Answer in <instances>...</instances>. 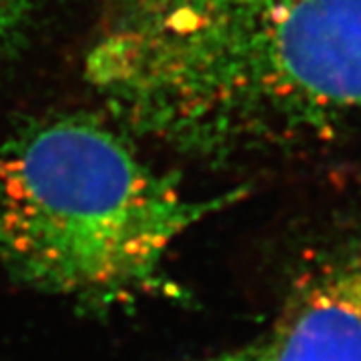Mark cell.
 I'll list each match as a JSON object with an SVG mask.
<instances>
[{
	"label": "cell",
	"instance_id": "cell-4",
	"mask_svg": "<svg viewBox=\"0 0 361 361\" xmlns=\"http://www.w3.org/2000/svg\"><path fill=\"white\" fill-rule=\"evenodd\" d=\"M47 0H0V71L26 44Z\"/></svg>",
	"mask_w": 361,
	"mask_h": 361
},
{
	"label": "cell",
	"instance_id": "cell-2",
	"mask_svg": "<svg viewBox=\"0 0 361 361\" xmlns=\"http://www.w3.org/2000/svg\"><path fill=\"white\" fill-rule=\"evenodd\" d=\"M239 191L193 199L89 113L30 118L0 142V267L99 311L161 287L173 243Z\"/></svg>",
	"mask_w": 361,
	"mask_h": 361
},
{
	"label": "cell",
	"instance_id": "cell-5",
	"mask_svg": "<svg viewBox=\"0 0 361 361\" xmlns=\"http://www.w3.org/2000/svg\"><path fill=\"white\" fill-rule=\"evenodd\" d=\"M197 361H269L267 357V345H251V348L239 349V351H231V353H221L215 357H205V360Z\"/></svg>",
	"mask_w": 361,
	"mask_h": 361
},
{
	"label": "cell",
	"instance_id": "cell-1",
	"mask_svg": "<svg viewBox=\"0 0 361 361\" xmlns=\"http://www.w3.org/2000/svg\"><path fill=\"white\" fill-rule=\"evenodd\" d=\"M85 78L123 129L203 159L361 127V0H104Z\"/></svg>",
	"mask_w": 361,
	"mask_h": 361
},
{
	"label": "cell",
	"instance_id": "cell-3",
	"mask_svg": "<svg viewBox=\"0 0 361 361\" xmlns=\"http://www.w3.org/2000/svg\"><path fill=\"white\" fill-rule=\"evenodd\" d=\"M265 345L269 361H361V251L319 273Z\"/></svg>",
	"mask_w": 361,
	"mask_h": 361
}]
</instances>
